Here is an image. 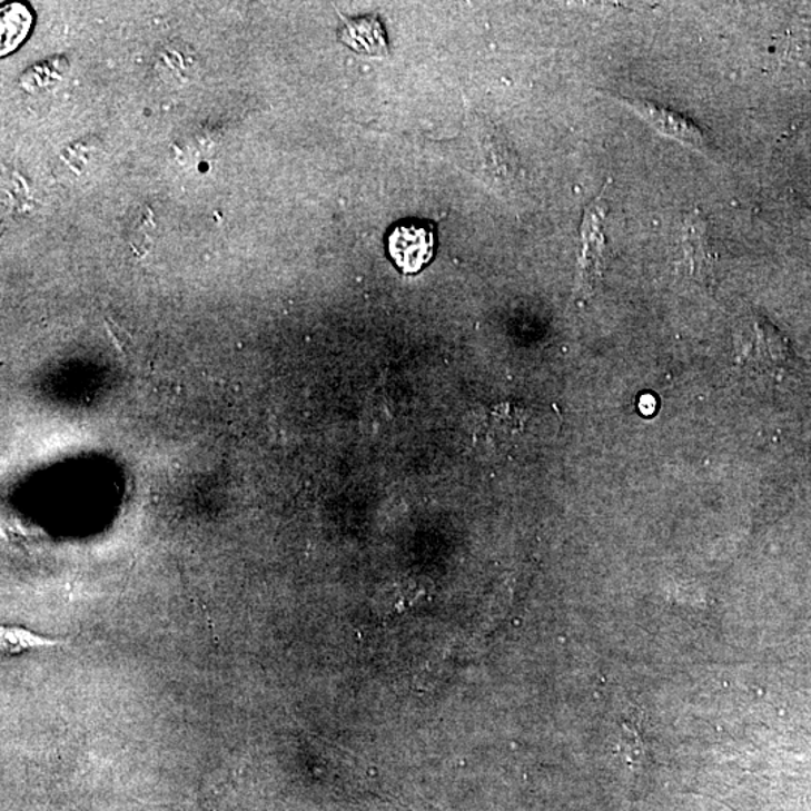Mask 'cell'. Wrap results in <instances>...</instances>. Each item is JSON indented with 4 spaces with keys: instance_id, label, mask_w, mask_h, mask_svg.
<instances>
[{
    "instance_id": "1",
    "label": "cell",
    "mask_w": 811,
    "mask_h": 811,
    "mask_svg": "<svg viewBox=\"0 0 811 811\" xmlns=\"http://www.w3.org/2000/svg\"><path fill=\"white\" fill-rule=\"evenodd\" d=\"M621 105L629 107L647 126L654 128L661 136L678 141L682 146L702 154L706 158H716L715 146L710 136L703 131L698 123L680 113L669 109L666 106L656 105L654 101L642 100V98L615 97Z\"/></svg>"
},
{
    "instance_id": "2",
    "label": "cell",
    "mask_w": 811,
    "mask_h": 811,
    "mask_svg": "<svg viewBox=\"0 0 811 811\" xmlns=\"http://www.w3.org/2000/svg\"><path fill=\"white\" fill-rule=\"evenodd\" d=\"M386 247L402 273H419L435 256V227L431 221L415 218L397 222L386 236Z\"/></svg>"
},
{
    "instance_id": "3",
    "label": "cell",
    "mask_w": 811,
    "mask_h": 811,
    "mask_svg": "<svg viewBox=\"0 0 811 811\" xmlns=\"http://www.w3.org/2000/svg\"><path fill=\"white\" fill-rule=\"evenodd\" d=\"M607 205L603 197L592 201L586 209L582 225L581 289L591 291L601 274V260L604 251L603 221Z\"/></svg>"
},
{
    "instance_id": "4",
    "label": "cell",
    "mask_w": 811,
    "mask_h": 811,
    "mask_svg": "<svg viewBox=\"0 0 811 811\" xmlns=\"http://www.w3.org/2000/svg\"><path fill=\"white\" fill-rule=\"evenodd\" d=\"M682 248H684L685 264L690 273L699 280H708L714 266V255L708 236V225L701 214L694 212L686 218L684 234H682Z\"/></svg>"
},
{
    "instance_id": "5",
    "label": "cell",
    "mask_w": 811,
    "mask_h": 811,
    "mask_svg": "<svg viewBox=\"0 0 811 811\" xmlns=\"http://www.w3.org/2000/svg\"><path fill=\"white\" fill-rule=\"evenodd\" d=\"M338 37L343 44L367 56H388V41L382 21L376 16L345 19Z\"/></svg>"
},
{
    "instance_id": "6",
    "label": "cell",
    "mask_w": 811,
    "mask_h": 811,
    "mask_svg": "<svg viewBox=\"0 0 811 811\" xmlns=\"http://www.w3.org/2000/svg\"><path fill=\"white\" fill-rule=\"evenodd\" d=\"M32 26L29 8L11 3L2 8V55L10 53L28 36Z\"/></svg>"
},
{
    "instance_id": "7",
    "label": "cell",
    "mask_w": 811,
    "mask_h": 811,
    "mask_svg": "<svg viewBox=\"0 0 811 811\" xmlns=\"http://www.w3.org/2000/svg\"><path fill=\"white\" fill-rule=\"evenodd\" d=\"M0 643L6 655H19L23 651L36 650V647H53L66 645L63 641L38 636L36 633L20 629V626H2L0 629Z\"/></svg>"
},
{
    "instance_id": "8",
    "label": "cell",
    "mask_w": 811,
    "mask_h": 811,
    "mask_svg": "<svg viewBox=\"0 0 811 811\" xmlns=\"http://www.w3.org/2000/svg\"><path fill=\"white\" fill-rule=\"evenodd\" d=\"M60 59H51L46 62L44 66L33 67L32 70L26 72L21 79H23V86L30 89L32 86H46L51 83L53 80H58L60 76L66 71V66L56 67V63L60 62Z\"/></svg>"
},
{
    "instance_id": "9",
    "label": "cell",
    "mask_w": 811,
    "mask_h": 811,
    "mask_svg": "<svg viewBox=\"0 0 811 811\" xmlns=\"http://www.w3.org/2000/svg\"><path fill=\"white\" fill-rule=\"evenodd\" d=\"M110 334L119 349L127 354L128 347L131 346L130 336H128L127 333H123L122 329H119L118 326H110Z\"/></svg>"
}]
</instances>
